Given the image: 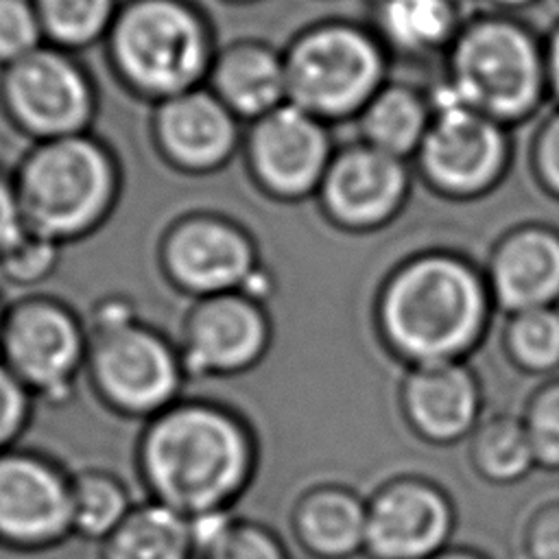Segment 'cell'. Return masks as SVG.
<instances>
[{
    "label": "cell",
    "mask_w": 559,
    "mask_h": 559,
    "mask_svg": "<svg viewBox=\"0 0 559 559\" xmlns=\"http://www.w3.org/2000/svg\"><path fill=\"white\" fill-rule=\"evenodd\" d=\"M432 120L428 87L389 79L354 118L356 140L411 162Z\"/></svg>",
    "instance_id": "23"
},
{
    "label": "cell",
    "mask_w": 559,
    "mask_h": 559,
    "mask_svg": "<svg viewBox=\"0 0 559 559\" xmlns=\"http://www.w3.org/2000/svg\"><path fill=\"white\" fill-rule=\"evenodd\" d=\"M210 90L238 118L253 122L288 103L284 55L260 39H240L214 55Z\"/></svg>",
    "instance_id": "20"
},
{
    "label": "cell",
    "mask_w": 559,
    "mask_h": 559,
    "mask_svg": "<svg viewBox=\"0 0 559 559\" xmlns=\"http://www.w3.org/2000/svg\"><path fill=\"white\" fill-rule=\"evenodd\" d=\"M493 299L476 266L452 251H424L391 271L376 304L386 347L408 362L463 360L485 336Z\"/></svg>",
    "instance_id": "2"
},
{
    "label": "cell",
    "mask_w": 559,
    "mask_h": 559,
    "mask_svg": "<svg viewBox=\"0 0 559 559\" xmlns=\"http://www.w3.org/2000/svg\"><path fill=\"white\" fill-rule=\"evenodd\" d=\"M441 68L439 83L459 103L509 129L533 120L550 103L544 41L511 13L469 15Z\"/></svg>",
    "instance_id": "3"
},
{
    "label": "cell",
    "mask_w": 559,
    "mask_h": 559,
    "mask_svg": "<svg viewBox=\"0 0 559 559\" xmlns=\"http://www.w3.org/2000/svg\"><path fill=\"white\" fill-rule=\"evenodd\" d=\"M544 41V61H546V83H548V98L552 105L559 107V20L550 26Z\"/></svg>",
    "instance_id": "37"
},
{
    "label": "cell",
    "mask_w": 559,
    "mask_h": 559,
    "mask_svg": "<svg viewBox=\"0 0 559 559\" xmlns=\"http://www.w3.org/2000/svg\"><path fill=\"white\" fill-rule=\"evenodd\" d=\"M199 559H288V555L271 528L236 518L227 533Z\"/></svg>",
    "instance_id": "32"
},
{
    "label": "cell",
    "mask_w": 559,
    "mask_h": 559,
    "mask_svg": "<svg viewBox=\"0 0 559 559\" xmlns=\"http://www.w3.org/2000/svg\"><path fill=\"white\" fill-rule=\"evenodd\" d=\"M293 528L310 555L349 559L365 550L367 500L338 485L310 489L295 504Z\"/></svg>",
    "instance_id": "22"
},
{
    "label": "cell",
    "mask_w": 559,
    "mask_h": 559,
    "mask_svg": "<svg viewBox=\"0 0 559 559\" xmlns=\"http://www.w3.org/2000/svg\"><path fill=\"white\" fill-rule=\"evenodd\" d=\"M413 175L411 162L352 140L336 146L314 199L334 227L367 234L389 225L404 210Z\"/></svg>",
    "instance_id": "13"
},
{
    "label": "cell",
    "mask_w": 559,
    "mask_h": 559,
    "mask_svg": "<svg viewBox=\"0 0 559 559\" xmlns=\"http://www.w3.org/2000/svg\"><path fill=\"white\" fill-rule=\"evenodd\" d=\"M454 528V509L435 483L402 476L367 500L365 552L371 559H432Z\"/></svg>",
    "instance_id": "16"
},
{
    "label": "cell",
    "mask_w": 559,
    "mask_h": 559,
    "mask_svg": "<svg viewBox=\"0 0 559 559\" xmlns=\"http://www.w3.org/2000/svg\"><path fill=\"white\" fill-rule=\"evenodd\" d=\"M528 559H559V502L537 509L524 531Z\"/></svg>",
    "instance_id": "35"
},
{
    "label": "cell",
    "mask_w": 559,
    "mask_h": 559,
    "mask_svg": "<svg viewBox=\"0 0 559 559\" xmlns=\"http://www.w3.org/2000/svg\"><path fill=\"white\" fill-rule=\"evenodd\" d=\"M35 397L0 360V452L13 448L33 419Z\"/></svg>",
    "instance_id": "33"
},
{
    "label": "cell",
    "mask_w": 559,
    "mask_h": 559,
    "mask_svg": "<svg viewBox=\"0 0 559 559\" xmlns=\"http://www.w3.org/2000/svg\"><path fill=\"white\" fill-rule=\"evenodd\" d=\"M432 559H485V557H480L478 552H474L469 548H443Z\"/></svg>",
    "instance_id": "39"
},
{
    "label": "cell",
    "mask_w": 559,
    "mask_h": 559,
    "mask_svg": "<svg viewBox=\"0 0 559 559\" xmlns=\"http://www.w3.org/2000/svg\"><path fill=\"white\" fill-rule=\"evenodd\" d=\"M100 559H197L188 518L155 500L135 502L100 542Z\"/></svg>",
    "instance_id": "24"
},
{
    "label": "cell",
    "mask_w": 559,
    "mask_h": 559,
    "mask_svg": "<svg viewBox=\"0 0 559 559\" xmlns=\"http://www.w3.org/2000/svg\"><path fill=\"white\" fill-rule=\"evenodd\" d=\"M7 310H9V304L0 295V338H2V328H4V319H7Z\"/></svg>",
    "instance_id": "40"
},
{
    "label": "cell",
    "mask_w": 559,
    "mask_h": 559,
    "mask_svg": "<svg viewBox=\"0 0 559 559\" xmlns=\"http://www.w3.org/2000/svg\"><path fill=\"white\" fill-rule=\"evenodd\" d=\"M157 142L183 170L221 168L240 144V120L210 87L164 98L155 116Z\"/></svg>",
    "instance_id": "19"
},
{
    "label": "cell",
    "mask_w": 559,
    "mask_h": 559,
    "mask_svg": "<svg viewBox=\"0 0 559 559\" xmlns=\"http://www.w3.org/2000/svg\"><path fill=\"white\" fill-rule=\"evenodd\" d=\"M28 234L15 181L0 173V258Z\"/></svg>",
    "instance_id": "36"
},
{
    "label": "cell",
    "mask_w": 559,
    "mask_h": 559,
    "mask_svg": "<svg viewBox=\"0 0 559 559\" xmlns=\"http://www.w3.org/2000/svg\"><path fill=\"white\" fill-rule=\"evenodd\" d=\"M537 465L559 469V380L544 384L522 417Z\"/></svg>",
    "instance_id": "29"
},
{
    "label": "cell",
    "mask_w": 559,
    "mask_h": 559,
    "mask_svg": "<svg viewBox=\"0 0 559 559\" xmlns=\"http://www.w3.org/2000/svg\"><path fill=\"white\" fill-rule=\"evenodd\" d=\"M531 173L537 186L559 201V107L555 105L537 124L528 151Z\"/></svg>",
    "instance_id": "34"
},
{
    "label": "cell",
    "mask_w": 559,
    "mask_h": 559,
    "mask_svg": "<svg viewBox=\"0 0 559 559\" xmlns=\"http://www.w3.org/2000/svg\"><path fill=\"white\" fill-rule=\"evenodd\" d=\"M485 4L487 11H493V13H520L533 4H537L539 0H480Z\"/></svg>",
    "instance_id": "38"
},
{
    "label": "cell",
    "mask_w": 559,
    "mask_h": 559,
    "mask_svg": "<svg viewBox=\"0 0 559 559\" xmlns=\"http://www.w3.org/2000/svg\"><path fill=\"white\" fill-rule=\"evenodd\" d=\"M229 2H238V4H247V2H258V0H229Z\"/></svg>",
    "instance_id": "41"
},
{
    "label": "cell",
    "mask_w": 559,
    "mask_h": 559,
    "mask_svg": "<svg viewBox=\"0 0 559 559\" xmlns=\"http://www.w3.org/2000/svg\"><path fill=\"white\" fill-rule=\"evenodd\" d=\"M59 247V242L28 231L0 258V275L13 286H35L57 269Z\"/></svg>",
    "instance_id": "30"
},
{
    "label": "cell",
    "mask_w": 559,
    "mask_h": 559,
    "mask_svg": "<svg viewBox=\"0 0 559 559\" xmlns=\"http://www.w3.org/2000/svg\"><path fill=\"white\" fill-rule=\"evenodd\" d=\"M502 341L518 369L526 373L559 369V310L544 306L509 314Z\"/></svg>",
    "instance_id": "27"
},
{
    "label": "cell",
    "mask_w": 559,
    "mask_h": 559,
    "mask_svg": "<svg viewBox=\"0 0 559 559\" xmlns=\"http://www.w3.org/2000/svg\"><path fill=\"white\" fill-rule=\"evenodd\" d=\"M286 98L325 124L347 122L391 79V55L367 22L328 17L282 48Z\"/></svg>",
    "instance_id": "4"
},
{
    "label": "cell",
    "mask_w": 559,
    "mask_h": 559,
    "mask_svg": "<svg viewBox=\"0 0 559 559\" xmlns=\"http://www.w3.org/2000/svg\"><path fill=\"white\" fill-rule=\"evenodd\" d=\"M90 334L85 321L63 299L26 295L9 304L0 360L31 391L35 402H70L85 373Z\"/></svg>",
    "instance_id": "9"
},
{
    "label": "cell",
    "mask_w": 559,
    "mask_h": 559,
    "mask_svg": "<svg viewBox=\"0 0 559 559\" xmlns=\"http://www.w3.org/2000/svg\"><path fill=\"white\" fill-rule=\"evenodd\" d=\"M72 531V474L31 448L0 452V544L17 552L61 546Z\"/></svg>",
    "instance_id": "10"
},
{
    "label": "cell",
    "mask_w": 559,
    "mask_h": 559,
    "mask_svg": "<svg viewBox=\"0 0 559 559\" xmlns=\"http://www.w3.org/2000/svg\"><path fill=\"white\" fill-rule=\"evenodd\" d=\"M87 334L85 373L109 411L146 421L183 397L188 373L177 341L140 314L109 325H87Z\"/></svg>",
    "instance_id": "7"
},
{
    "label": "cell",
    "mask_w": 559,
    "mask_h": 559,
    "mask_svg": "<svg viewBox=\"0 0 559 559\" xmlns=\"http://www.w3.org/2000/svg\"><path fill=\"white\" fill-rule=\"evenodd\" d=\"M493 304L513 314L559 301V229L544 223L511 227L493 245L487 264Z\"/></svg>",
    "instance_id": "18"
},
{
    "label": "cell",
    "mask_w": 559,
    "mask_h": 559,
    "mask_svg": "<svg viewBox=\"0 0 559 559\" xmlns=\"http://www.w3.org/2000/svg\"><path fill=\"white\" fill-rule=\"evenodd\" d=\"M133 507L135 500L118 474L100 467L72 474V531L76 537L100 544Z\"/></svg>",
    "instance_id": "25"
},
{
    "label": "cell",
    "mask_w": 559,
    "mask_h": 559,
    "mask_svg": "<svg viewBox=\"0 0 559 559\" xmlns=\"http://www.w3.org/2000/svg\"><path fill=\"white\" fill-rule=\"evenodd\" d=\"M258 465L249 424L229 406L181 397L146 419L135 445L138 476L148 500L190 518L234 509Z\"/></svg>",
    "instance_id": "1"
},
{
    "label": "cell",
    "mask_w": 559,
    "mask_h": 559,
    "mask_svg": "<svg viewBox=\"0 0 559 559\" xmlns=\"http://www.w3.org/2000/svg\"><path fill=\"white\" fill-rule=\"evenodd\" d=\"M428 92L432 120L411 159L415 175L430 192L450 201L493 192L513 162L511 129L459 103L441 83Z\"/></svg>",
    "instance_id": "8"
},
{
    "label": "cell",
    "mask_w": 559,
    "mask_h": 559,
    "mask_svg": "<svg viewBox=\"0 0 559 559\" xmlns=\"http://www.w3.org/2000/svg\"><path fill=\"white\" fill-rule=\"evenodd\" d=\"M0 103L24 138L37 142L79 135L94 114V92L81 66L39 46L4 68Z\"/></svg>",
    "instance_id": "11"
},
{
    "label": "cell",
    "mask_w": 559,
    "mask_h": 559,
    "mask_svg": "<svg viewBox=\"0 0 559 559\" xmlns=\"http://www.w3.org/2000/svg\"><path fill=\"white\" fill-rule=\"evenodd\" d=\"M400 404L406 424L428 443H454L480 424L483 391L463 360L417 365L402 380Z\"/></svg>",
    "instance_id": "17"
},
{
    "label": "cell",
    "mask_w": 559,
    "mask_h": 559,
    "mask_svg": "<svg viewBox=\"0 0 559 559\" xmlns=\"http://www.w3.org/2000/svg\"><path fill=\"white\" fill-rule=\"evenodd\" d=\"M107 151L79 133L31 146L17 164L15 190L28 231L59 245L94 231L116 199Z\"/></svg>",
    "instance_id": "5"
},
{
    "label": "cell",
    "mask_w": 559,
    "mask_h": 559,
    "mask_svg": "<svg viewBox=\"0 0 559 559\" xmlns=\"http://www.w3.org/2000/svg\"><path fill=\"white\" fill-rule=\"evenodd\" d=\"M469 437L472 465L476 474L489 483H515L537 465L522 417H489L480 421Z\"/></svg>",
    "instance_id": "26"
},
{
    "label": "cell",
    "mask_w": 559,
    "mask_h": 559,
    "mask_svg": "<svg viewBox=\"0 0 559 559\" xmlns=\"http://www.w3.org/2000/svg\"><path fill=\"white\" fill-rule=\"evenodd\" d=\"M107 35L124 81L162 100L201 87L216 55L205 20L183 0H133Z\"/></svg>",
    "instance_id": "6"
},
{
    "label": "cell",
    "mask_w": 559,
    "mask_h": 559,
    "mask_svg": "<svg viewBox=\"0 0 559 559\" xmlns=\"http://www.w3.org/2000/svg\"><path fill=\"white\" fill-rule=\"evenodd\" d=\"M467 17L461 0H373L367 24L391 59L441 61Z\"/></svg>",
    "instance_id": "21"
},
{
    "label": "cell",
    "mask_w": 559,
    "mask_h": 559,
    "mask_svg": "<svg viewBox=\"0 0 559 559\" xmlns=\"http://www.w3.org/2000/svg\"><path fill=\"white\" fill-rule=\"evenodd\" d=\"M269 345L264 304L240 290L194 299L177 338L188 380L245 373L264 358Z\"/></svg>",
    "instance_id": "14"
},
{
    "label": "cell",
    "mask_w": 559,
    "mask_h": 559,
    "mask_svg": "<svg viewBox=\"0 0 559 559\" xmlns=\"http://www.w3.org/2000/svg\"><path fill=\"white\" fill-rule=\"evenodd\" d=\"M247 168L271 199L297 203L314 199L336 151L332 127L293 103L249 122Z\"/></svg>",
    "instance_id": "12"
},
{
    "label": "cell",
    "mask_w": 559,
    "mask_h": 559,
    "mask_svg": "<svg viewBox=\"0 0 559 559\" xmlns=\"http://www.w3.org/2000/svg\"><path fill=\"white\" fill-rule=\"evenodd\" d=\"M44 28L33 0H0V66H11L41 46Z\"/></svg>",
    "instance_id": "31"
},
{
    "label": "cell",
    "mask_w": 559,
    "mask_h": 559,
    "mask_svg": "<svg viewBox=\"0 0 559 559\" xmlns=\"http://www.w3.org/2000/svg\"><path fill=\"white\" fill-rule=\"evenodd\" d=\"M159 264L179 293L203 299L242 290L260 258L247 229L223 216L197 214L166 234Z\"/></svg>",
    "instance_id": "15"
},
{
    "label": "cell",
    "mask_w": 559,
    "mask_h": 559,
    "mask_svg": "<svg viewBox=\"0 0 559 559\" xmlns=\"http://www.w3.org/2000/svg\"><path fill=\"white\" fill-rule=\"evenodd\" d=\"M44 35L63 48H83L116 20V0H33Z\"/></svg>",
    "instance_id": "28"
}]
</instances>
